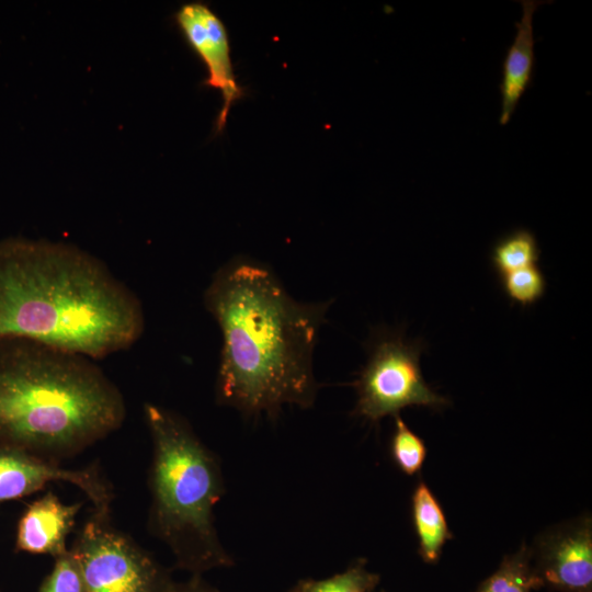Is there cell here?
Listing matches in <instances>:
<instances>
[{
  "label": "cell",
  "instance_id": "6da1fadb",
  "mask_svg": "<svg viewBox=\"0 0 592 592\" xmlns=\"http://www.w3.org/2000/svg\"><path fill=\"white\" fill-rule=\"evenodd\" d=\"M204 304L223 338L219 405L269 417L285 403L312 406V356L329 303H299L265 265L237 258L215 273Z\"/></svg>",
  "mask_w": 592,
  "mask_h": 592
},
{
  "label": "cell",
  "instance_id": "7a4b0ae2",
  "mask_svg": "<svg viewBox=\"0 0 592 592\" xmlns=\"http://www.w3.org/2000/svg\"><path fill=\"white\" fill-rule=\"evenodd\" d=\"M145 327L139 297L95 255L59 241L0 240V338L99 361L132 348Z\"/></svg>",
  "mask_w": 592,
  "mask_h": 592
},
{
  "label": "cell",
  "instance_id": "3957f363",
  "mask_svg": "<svg viewBox=\"0 0 592 592\" xmlns=\"http://www.w3.org/2000/svg\"><path fill=\"white\" fill-rule=\"evenodd\" d=\"M117 385L95 361L35 340L0 338V447L58 463L116 432Z\"/></svg>",
  "mask_w": 592,
  "mask_h": 592
},
{
  "label": "cell",
  "instance_id": "277c9868",
  "mask_svg": "<svg viewBox=\"0 0 592 592\" xmlns=\"http://www.w3.org/2000/svg\"><path fill=\"white\" fill-rule=\"evenodd\" d=\"M152 443L149 527L170 548L178 568L192 574L230 567L214 523L225 492L216 455L174 411L146 403Z\"/></svg>",
  "mask_w": 592,
  "mask_h": 592
},
{
  "label": "cell",
  "instance_id": "5b68a950",
  "mask_svg": "<svg viewBox=\"0 0 592 592\" xmlns=\"http://www.w3.org/2000/svg\"><path fill=\"white\" fill-rule=\"evenodd\" d=\"M69 549L88 592H162L172 580L159 562L112 523L111 512L93 510Z\"/></svg>",
  "mask_w": 592,
  "mask_h": 592
},
{
  "label": "cell",
  "instance_id": "8992f818",
  "mask_svg": "<svg viewBox=\"0 0 592 592\" xmlns=\"http://www.w3.org/2000/svg\"><path fill=\"white\" fill-rule=\"evenodd\" d=\"M421 345L399 334L384 333L374 341L367 363L353 383L357 401L354 415L378 422L398 415L409 406L433 409L448 403L424 380L420 368Z\"/></svg>",
  "mask_w": 592,
  "mask_h": 592
},
{
  "label": "cell",
  "instance_id": "52a82bcc",
  "mask_svg": "<svg viewBox=\"0 0 592 592\" xmlns=\"http://www.w3.org/2000/svg\"><path fill=\"white\" fill-rule=\"evenodd\" d=\"M173 18L187 46L206 69L202 86L216 89L221 94L223 105L214 126L215 133L220 134L230 107L244 96V90L234 72L227 29L210 7L202 1L182 4Z\"/></svg>",
  "mask_w": 592,
  "mask_h": 592
},
{
  "label": "cell",
  "instance_id": "ba28073f",
  "mask_svg": "<svg viewBox=\"0 0 592 592\" xmlns=\"http://www.w3.org/2000/svg\"><path fill=\"white\" fill-rule=\"evenodd\" d=\"M76 486L92 502L93 510L111 512L113 490L100 468H66L35 455L0 447V504L42 490L49 482Z\"/></svg>",
  "mask_w": 592,
  "mask_h": 592
},
{
  "label": "cell",
  "instance_id": "9c48e42d",
  "mask_svg": "<svg viewBox=\"0 0 592 592\" xmlns=\"http://www.w3.org/2000/svg\"><path fill=\"white\" fill-rule=\"evenodd\" d=\"M532 557L543 587L558 592H592L591 517L545 533Z\"/></svg>",
  "mask_w": 592,
  "mask_h": 592
},
{
  "label": "cell",
  "instance_id": "30bf717a",
  "mask_svg": "<svg viewBox=\"0 0 592 592\" xmlns=\"http://www.w3.org/2000/svg\"><path fill=\"white\" fill-rule=\"evenodd\" d=\"M81 502L66 504L52 491L33 501L21 515L15 550L54 558L65 554Z\"/></svg>",
  "mask_w": 592,
  "mask_h": 592
},
{
  "label": "cell",
  "instance_id": "8fae6325",
  "mask_svg": "<svg viewBox=\"0 0 592 592\" xmlns=\"http://www.w3.org/2000/svg\"><path fill=\"white\" fill-rule=\"evenodd\" d=\"M542 1L523 0L522 18L515 23L516 34L509 47L502 66L500 83L501 114L500 124L505 125L511 119L522 95L533 80L535 54L533 15Z\"/></svg>",
  "mask_w": 592,
  "mask_h": 592
},
{
  "label": "cell",
  "instance_id": "7c38bea8",
  "mask_svg": "<svg viewBox=\"0 0 592 592\" xmlns=\"http://www.w3.org/2000/svg\"><path fill=\"white\" fill-rule=\"evenodd\" d=\"M412 521L419 543V555L426 563H436L443 546L453 538L443 509L421 480L412 494Z\"/></svg>",
  "mask_w": 592,
  "mask_h": 592
},
{
  "label": "cell",
  "instance_id": "4fadbf2b",
  "mask_svg": "<svg viewBox=\"0 0 592 592\" xmlns=\"http://www.w3.org/2000/svg\"><path fill=\"white\" fill-rule=\"evenodd\" d=\"M532 559V550L522 545L501 561L499 568L487 578L476 592H532L542 588Z\"/></svg>",
  "mask_w": 592,
  "mask_h": 592
},
{
  "label": "cell",
  "instance_id": "5bb4252c",
  "mask_svg": "<svg viewBox=\"0 0 592 592\" xmlns=\"http://www.w3.org/2000/svg\"><path fill=\"white\" fill-rule=\"evenodd\" d=\"M540 250L533 232L519 228L497 241L491 252V263L500 276L536 265Z\"/></svg>",
  "mask_w": 592,
  "mask_h": 592
},
{
  "label": "cell",
  "instance_id": "9a60e30c",
  "mask_svg": "<svg viewBox=\"0 0 592 592\" xmlns=\"http://www.w3.org/2000/svg\"><path fill=\"white\" fill-rule=\"evenodd\" d=\"M366 562L357 559L343 572L326 579H300L288 592H372L380 578L366 568Z\"/></svg>",
  "mask_w": 592,
  "mask_h": 592
},
{
  "label": "cell",
  "instance_id": "2e32d148",
  "mask_svg": "<svg viewBox=\"0 0 592 592\" xmlns=\"http://www.w3.org/2000/svg\"><path fill=\"white\" fill-rule=\"evenodd\" d=\"M394 463L406 475L418 473L424 463L426 447L423 440L409 429L400 415L395 417V432L390 443Z\"/></svg>",
  "mask_w": 592,
  "mask_h": 592
},
{
  "label": "cell",
  "instance_id": "e0dca14e",
  "mask_svg": "<svg viewBox=\"0 0 592 592\" xmlns=\"http://www.w3.org/2000/svg\"><path fill=\"white\" fill-rule=\"evenodd\" d=\"M501 281L505 295L523 307L535 304L546 291V278L537 264L506 273Z\"/></svg>",
  "mask_w": 592,
  "mask_h": 592
},
{
  "label": "cell",
  "instance_id": "ac0fdd59",
  "mask_svg": "<svg viewBox=\"0 0 592 592\" xmlns=\"http://www.w3.org/2000/svg\"><path fill=\"white\" fill-rule=\"evenodd\" d=\"M38 592H88L77 559L68 549L55 558L54 567Z\"/></svg>",
  "mask_w": 592,
  "mask_h": 592
},
{
  "label": "cell",
  "instance_id": "d6986e66",
  "mask_svg": "<svg viewBox=\"0 0 592 592\" xmlns=\"http://www.w3.org/2000/svg\"><path fill=\"white\" fill-rule=\"evenodd\" d=\"M162 592H221L207 581L202 574H192V577L183 582L171 580Z\"/></svg>",
  "mask_w": 592,
  "mask_h": 592
},
{
  "label": "cell",
  "instance_id": "ffe728a7",
  "mask_svg": "<svg viewBox=\"0 0 592 592\" xmlns=\"http://www.w3.org/2000/svg\"><path fill=\"white\" fill-rule=\"evenodd\" d=\"M382 592H385V591H382Z\"/></svg>",
  "mask_w": 592,
  "mask_h": 592
}]
</instances>
